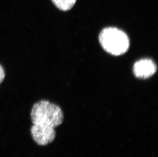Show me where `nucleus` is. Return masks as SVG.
Returning <instances> with one entry per match:
<instances>
[{
  "label": "nucleus",
  "instance_id": "f03ea898",
  "mask_svg": "<svg viewBox=\"0 0 158 157\" xmlns=\"http://www.w3.org/2000/svg\"><path fill=\"white\" fill-rule=\"evenodd\" d=\"M99 40L106 52L115 56L123 55L130 46V40L126 33L113 27L102 30L99 36Z\"/></svg>",
  "mask_w": 158,
  "mask_h": 157
},
{
  "label": "nucleus",
  "instance_id": "20e7f679",
  "mask_svg": "<svg viewBox=\"0 0 158 157\" xmlns=\"http://www.w3.org/2000/svg\"><path fill=\"white\" fill-rule=\"evenodd\" d=\"M55 6L60 10H69L73 7L76 0H52Z\"/></svg>",
  "mask_w": 158,
  "mask_h": 157
},
{
  "label": "nucleus",
  "instance_id": "39448f33",
  "mask_svg": "<svg viewBox=\"0 0 158 157\" xmlns=\"http://www.w3.org/2000/svg\"><path fill=\"white\" fill-rule=\"evenodd\" d=\"M5 76L4 70L3 67L0 64V84L3 82Z\"/></svg>",
  "mask_w": 158,
  "mask_h": 157
},
{
  "label": "nucleus",
  "instance_id": "f257e3e1",
  "mask_svg": "<svg viewBox=\"0 0 158 157\" xmlns=\"http://www.w3.org/2000/svg\"><path fill=\"white\" fill-rule=\"evenodd\" d=\"M31 117L33 123L31 133L35 142L41 146L52 142L56 137L55 127L64 120V114L60 106L41 100L33 105Z\"/></svg>",
  "mask_w": 158,
  "mask_h": 157
},
{
  "label": "nucleus",
  "instance_id": "7ed1b4c3",
  "mask_svg": "<svg viewBox=\"0 0 158 157\" xmlns=\"http://www.w3.org/2000/svg\"><path fill=\"white\" fill-rule=\"evenodd\" d=\"M157 70V66L150 59H143L136 62L133 71L136 77L146 78L153 76Z\"/></svg>",
  "mask_w": 158,
  "mask_h": 157
}]
</instances>
